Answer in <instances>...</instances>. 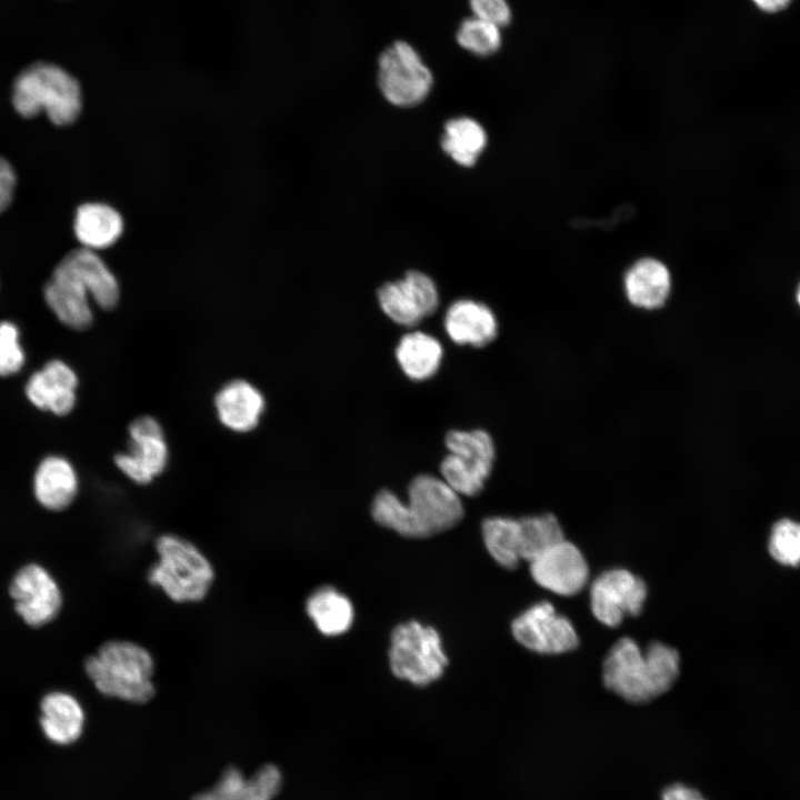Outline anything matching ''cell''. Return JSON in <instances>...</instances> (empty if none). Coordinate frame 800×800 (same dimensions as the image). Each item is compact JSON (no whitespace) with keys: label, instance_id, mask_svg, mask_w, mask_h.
<instances>
[{"label":"cell","instance_id":"cell-35","mask_svg":"<svg viewBox=\"0 0 800 800\" xmlns=\"http://www.w3.org/2000/svg\"><path fill=\"white\" fill-rule=\"evenodd\" d=\"M662 800H706L697 790L683 784H672L662 793Z\"/></svg>","mask_w":800,"mask_h":800},{"label":"cell","instance_id":"cell-18","mask_svg":"<svg viewBox=\"0 0 800 800\" xmlns=\"http://www.w3.org/2000/svg\"><path fill=\"white\" fill-rule=\"evenodd\" d=\"M671 288L668 267L654 258L639 259L623 277L626 298L640 310L654 311L662 308L671 294Z\"/></svg>","mask_w":800,"mask_h":800},{"label":"cell","instance_id":"cell-12","mask_svg":"<svg viewBox=\"0 0 800 800\" xmlns=\"http://www.w3.org/2000/svg\"><path fill=\"white\" fill-rule=\"evenodd\" d=\"M382 311L396 323L413 327L434 313L439 293L433 280L420 271H408L402 279L387 282L378 290Z\"/></svg>","mask_w":800,"mask_h":800},{"label":"cell","instance_id":"cell-15","mask_svg":"<svg viewBox=\"0 0 800 800\" xmlns=\"http://www.w3.org/2000/svg\"><path fill=\"white\" fill-rule=\"evenodd\" d=\"M43 297L49 309L66 327L84 330L91 326L93 313L88 287L63 258L46 282Z\"/></svg>","mask_w":800,"mask_h":800},{"label":"cell","instance_id":"cell-4","mask_svg":"<svg viewBox=\"0 0 800 800\" xmlns=\"http://www.w3.org/2000/svg\"><path fill=\"white\" fill-rule=\"evenodd\" d=\"M154 667L151 653L129 640L107 641L84 661V671L100 693L131 703L154 696Z\"/></svg>","mask_w":800,"mask_h":800},{"label":"cell","instance_id":"cell-28","mask_svg":"<svg viewBox=\"0 0 800 800\" xmlns=\"http://www.w3.org/2000/svg\"><path fill=\"white\" fill-rule=\"evenodd\" d=\"M482 539L493 560L506 569L516 568L521 561V533L519 519L490 517L481 526Z\"/></svg>","mask_w":800,"mask_h":800},{"label":"cell","instance_id":"cell-26","mask_svg":"<svg viewBox=\"0 0 800 800\" xmlns=\"http://www.w3.org/2000/svg\"><path fill=\"white\" fill-rule=\"evenodd\" d=\"M442 354L441 343L421 331L404 334L396 349V358L404 374L418 381L429 379L438 371Z\"/></svg>","mask_w":800,"mask_h":800},{"label":"cell","instance_id":"cell-24","mask_svg":"<svg viewBox=\"0 0 800 800\" xmlns=\"http://www.w3.org/2000/svg\"><path fill=\"white\" fill-rule=\"evenodd\" d=\"M87 284L90 297L102 309H113L120 298L119 283L104 263L87 248L71 250L62 257Z\"/></svg>","mask_w":800,"mask_h":800},{"label":"cell","instance_id":"cell-7","mask_svg":"<svg viewBox=\"0 0 800 800\" xmlns=\"http://www.w3.org/2000/svg\"><path fill=\"white\" fill-rule=\"evenodd\" d=\"M444 442L449 453L440 463L442 479L459 496H477L482 491L494 464L492 437L482 429L450 430Z\"/></svg>","mask_w":800,"mask_h":800},{"label":"cell","instance_id":"cell-36","mask_svg":"<svg viewBox=\"0 0 800 800\" xmlns=\"http://www.w3.org/2000/svg\"><path fill=\"white\" fill-rule=\"evenodd\" d=\"M753 3L766 12H777L784 9L791 0H752Z\"/></svg>","mask_w":800,"mask_h":800},{"label":"cell","instance_id":"cell-17","mask_svg":"<svg viewBox=\"0 0 800 800\" xmlns=\"http://www.w3.org/2000/svg\"><path fill=\"white\" fill-rule=\"evenodd\" d=\"M282 784L278 767L264 764L250 778L234 767L227 768L217 783L192 800H273Z\"/></svg>","mask_w":800,"mask_h":800},{"label":"cell","instance_id":"cell-31","mask_svg":"<svg viewBox=\"0 0 800 800\" xmlns=\"http://www.w3.org/2000/svg\"><path fill=\"white\" fill-rule=\"evenodd\" d=\"M769 551L782 564H800V523L788 519L778 521L771 531Z\"/></svg>","mask_w":800,"mask_h":800},{"label":"cell","instance_id":"cell-19","mask_svg":"<svg viewBox=\"0 0 800 800\" xmlns=\"http://www.w3.org/2000/svg\"><path fill=\"white\" fill-rule=\"evenodd\" d=\"M444 329L449 338L457 344L482 348L497 338L498 320L487 304L461 299L448 308L444 316Z\"/></svg>","mask_w":800,"mask_h":800},{"label":"cell","instance_id":"cell-10","mask_svg":"<svg viewBox=\"0 0 800 800\" xmlns=\"http://www.w3.org/2000/svg\"><path fill=\"white\" fill-rule=\"evenodd\" d=\"M9 592L16 612L32 628L53 621L62 608L59 583L39 563H28L18 569L10 581Z\"/></svg>","mask_w":800,"mask_h":800},{"label":"cell","instance_id":"cell-9","mask_svg":"<svg viewBox=\"0 0 800 800\" xmlns=\"http://www.w3.org/2000/svg\"><path fill=\"white\" fill-rule=\"evenodd\" d=\"M590 608L602 624L614 628L627 616H638L643 608L648 590L644 581L622 568L600 573L590 584Z\"/></svg>","mask_w":800,"mask_h":800},{"label":"cell","instance_id":"cell-14","mask_svg":"<svg viewBox=\"0 0 800 800\" xmlns=\"http://www.w3.org/2000/svg\"><path fill=\"white\" fill-rule=\"evenodd\" d=\"M530 574L541 588L558 596L581 592L589 580V567L577 546L563 539L529 562Z\"/></svg>","mask_w":800,"mask_h":800},{"label":"cell","instance_id":"cell-16","mask_svg":"<svg viewBox=\"0 0 800 800\" xmlns=\"http://www.w3.org/2000/svg\"><path fill=\"white\" fill-rule=\"evenodd\" d=\"M78 378L61 360H51L34 372L26 386L29 401L38 409L66 416L76 404Z\"/></svg>","mask_w":800,"mask_h":800},{"label":"cell","instance_id":"cell-21","mask_svg":"<svg viewBox=\"0 0 800 800\" xmlns=\"http://www.w3.org/2000/svg\"><path fill=\"white\" fill-rule=\"evenodd\" d=\"M214 406L223 426L237 432H248L258 426L266 404L256 387L238 379L218 391Z\"/></svg>","mask_w":800,"mask_h":800},{"label":"cell","instance_id":"cell-2","mask_svg":"<svg viewBox=\"0 0 800 800\" xmlns=\"http://www.w3.org/2000/svg\"><path fill=\"white\" fill-rule=\"evenodd\" d=\"M680 672L678 651L662 642H651L644 650L631 638L619 639L606 656L604 686L622 699L649 702L667 692Z\"/></svg>","mask_w":800,"mask_h":800},{"label":"cell","instance_id":"cell-11","mask_svg":"<svg viewBox=\"0 0 800 800\" xmlns=\"http://www.w3.org/2000/svg\"><path fill=\"white\" fill-rule=\"evenodd\" d=\"M511 632L521 646L540 654L566 653L579 643L572 622L548 601L520 613L511 623Z\"/></svg>","mask_w":800,"mask_h":800},{"label":"cell","instance_id":"cell-27","mask_svg":"<svg viewBox=\"0 0 800 800\" xmlns=\"http://www.w3.org/2000/svg\"><path fill=\"white\" fill-rule=\"evenodd\" d=\"M483 127L472 118L459 117L444 124L442 150L458 164L472 167L487 146Z\"/></svg>","mask_w":800,"mask_h":800},{"label":"cell","instance_id":"cell-5","mask_svg":"<svg viewBox=\"0 0 800 800\" xmlns=\"http://www.w3.org/2000/svg\"><path fill=\"white\" fill-rule=\"evenodd\" d=\"M157 561L148 580L170 600L198 602L209 592L214 570L204 553L191 541L177 534H162L156 541Z\"/></svg>","mask_w":800,"mask_h":800},{"label":"cell","instance_id":"cell-29","mask_svg":"<svg viewBox=\"0 0 800 800\" xmlns=\"http://www.w3.org/2000/svg\"><path fill=\"white\" fill-rule=\"evenodd\" d=\"M521 533V560L532 561L546 550L564 539L556 516L542 513L519 519Z\"/></svg>","mask_w":800,"mask_h":800},{"label":"cell","instance_id":"cell-34","mask_svg":"<svg viewBox=\"0 0 800 800\" xmlns=\"http://www.w3.org/2000/svg\"><path fill=\"white\" fill-rule=\"evenodd\" d=\"M18 186V177L12 163L0 154V214L12 204Z\"/></svg>","mask_w":800,"mask_h":800},{"label":"cell","instance_id":"cell-1","mask_svg":"<svg viewBox=\"0 0 800 800\" xmlns=\"http://www.w3.org/2000/svg\"><path fill=\"white\" fill-rule=\"evenodd\" d=\"M371 516L380 526L407 538H428L453 528L463 517L460 496L443 480L422 473L408 488V502L392 491L380 490Z\"/></svg>","mask_w":800,"mask_h":800},{"label":"cell","instance_id":"cell-25","mask_svg":"<svg viewBox=\"0 0 800 800\" xmlns=\"http://www.w3.org/2000/svg\"><path fill=\"white\" fill-rule=\"evenodd\" d=\"M306 611L316 628L324 636L336 637L347 632L354 620L351 601L333 587H321L306 602Z\"/></svg>","mask_w":800,"mask_h":800},{"label":"cell","instance_id":"cell-33","mask_svg":"<svg viewBox=\"0 0 800 800\" xmlns=\"http://www.w3.org/2000/svg\"><path fill=\"white\" fill-rule=\"evenodd\" d=\"M472 16L499 28L507 27L512 20V11L507 0H468Z\"/></svg>","mask_w":800,"mask_h":800},{"label":"cell","instance_id":"cell-13","mask_svg":"<svg viewBox=\"0 0 800 800\" xmlns=\"http://www.w3.org/2000/svg\"><path fill=\"white\" fill-rule=\"evenodd\" d=\"M129 436V451L116 454L114 463L133 482L150 483L169 459L162 428L154 418L143 416L131 422Z\"/></svg>","mask_w":800,"mask_h":800},{"label":"cell","instance_id":"cell-32","mask_svg":"<svg viewBox=\"0 0 800 800\" xmlns=\"http://www.w3.org/2000/svg\"><path fill=\"white\" fill-rule=\"evenodd\" d=\"M26 356L20 344L19 329L10 321L0 322V377L19 372Z\"/></svg>","mask_w":800,"mask_h":800},{"label":"cell","instance_id":"cell-23","mask_svg":"<svg viewBox=\"0 0 800 800\" xmlns=\"http://www.w3.org/2000/svg\"><path fill=\"white\" fill-rule=\"evenodd\" d=\"M123 219L111 206L102 202L80 204L73 218V232L82 248L99 250L111 247L123 232Z\"/></svg>","mask_w":800,"mask_h":800},{"label":"cell","instance_id":"cell-3","mask_svg":"<svg viewBox=\"0 0 800 800\" xmlns=\"http://www.w3.org/2000/svg\"><path fill=\"white\" fill-rule=\"evenodd\" d=\"M14 111L24 119L44 114L58 127L70 126L82 110L79 81L67 70L49 62H37L23 69L11 90Z\"/></svg>","mask_w":800,"mask_h":800},{"label":"cell","instance_id":"cell-22","mask_svg":"<svg viewBox=\"0 0 800 800\" xmlns=\"http://www.w3.org/2000/svg\"><path fill=\"white\" fill-rule=\"evenodd\" d=\"M78 489L76 470L64 458L50 456L38 466L33 478V492L44 509L64 510L76 499Z\"/></svg>","mask_w":800,"mask_h":800},{"label":"cell","instance_id":"cell-20","mask_svg":"<svg viewBox=\"0 0 800 800\" xmlns=\"http://www.w3.org/2000/svg\"><path fill=\"white\" fill-rule=\"evenodd\" d=\"M84 710L71 693L53 690L40 701V728L48 740L59 746L77 741L84 727Z\"/></svg>","mask_w":800,"mask_h":800},{"label":"cell","instance_id":"cell-37","mask_svg":"<svg viewBox=\"0 0 800 800\" xmlns=\"http://www.w3.org/2000/svg\"><path fill=\"white\" fill-rule=\"evenodd\" d=\"M797 300H798V302H799V304H800V286H799L798 291H797Z\"/></svg>","mask_w":800,"mask_h":800},{"label":"cell","instance_id":"cell-8","mask_svg":"<svg viewBox=\"0 0 800 800\" xmlns=\"http://www.w3.org/2000/svg\"><path fill=\"white\" fill-rule=\"evenodd\" d=\"M378 86L391 104L414 107L430 93L433 76L412 44L397 40L379 56Z\"/></svg>","mask_w":800,"mask_h":800},{"label":"cell","instance_id":"cell-30","mask_svg":"<svg viewBox=\"0 0 800 800\" xmlns=\"http://www.w3.org/2000/svg\"><path fill=\"white\" fill-rule=\"evenodd\" d=\"M456 41L463 50L474 56L488 57L501 47V28L471 16L459 24Z\"/></svg>","mask_w":800,"mask_h":800},{"label":"cell","instance_id":"cell-6","mask_svg":"<svg viewBox=\"0 0 800 800\" xmlns=\"http://www.w3.org/2000/svg\"><path fill=\"white\" fill-rule=\"evenodd\" d=\"M389 661L397 678L414 686L434 682L448 664L439 632L419 621H408L392 630Z\"/></svg>","mask_w":800,"mask_h":800}]
</instances>
